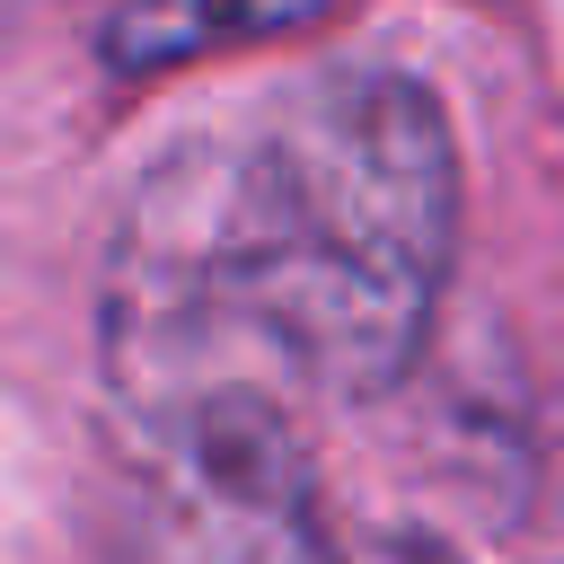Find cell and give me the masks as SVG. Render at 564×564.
Returning a JSON list of instances; mask_svg holds the SVG:
<instances>
[{
    "mask_svg": "<svg viewBox=\"0 0 564 564\" xmlns=\"http://www.w3.org/2000/svg\"><path fill=\"white\" fill-rule=\"evenodd\" d=\"M458 273V141L414 70L344 62L238 132L176 141L123 203L97 361L132 414L264 388L361 405L432 344Z\"/></svg>",
    "mask_w": 564,
    "mask_h": 564,
    "instance_id": "1",
    "label": "cell"
},
{
    "mask_svg": "<svg viewBox=\"0 0 564 564\" xmlns=\"http://www.w3.org/2000/svg\"><path fill=\"white\" fill-rule=\"evenodd\" d=\"M115 546L123 564H335L300 405L220 388L132 414Z\"/></svg>",
    "mask_w": 564,
    "mask_h": 564,
    "instance_id": "2",
    "label": "cell"
},
{
    "mask_svg": "<svg viewBox=\"0 0 564 564\" xmlns=\"http://www.w3.org/2000/svg\"><path fill=\"white\" fill-rule=\"evenodd\" d=\"M344 0H115L97 26V62L115 79H167L220 53H256L326 26Z\"/></svg>",
    "mask_w": 564,
    "mask_h": 564,
    "instance_id": "3",
    "label": "cell"
},
{
    "mask_svg": "<svg viewBox=\"0 0 564 564\" xmlns=\"http://www.w3.org/2000/svg\"><path fill=\"white\" fill-rule=\"evenodd\" d=\"M352 564H449V555H441L432 538H370Z\"/></svg>",
    "mask_w": 564,
    "mask_h": 564,
    "instance_id": "4",
    "label": "cell"
}]
</instances>
